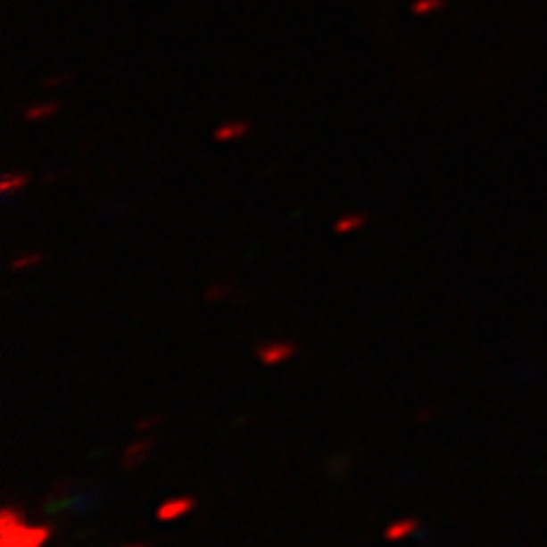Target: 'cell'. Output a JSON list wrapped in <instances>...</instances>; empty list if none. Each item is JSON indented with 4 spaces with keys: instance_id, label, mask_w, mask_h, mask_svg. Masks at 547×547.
Returning <instances> with one entry per match:
<instances>
[{
    "instance_id": "6da1fadb",
    "label": "cell",
    "mask_w": 547,
    "mask_h": 547,
    "mask_svg": "<svg viewBox=\"0 0 547 547\" xmlns=\"http://www.w3.org/2000/svg\"><path fill=\"white\" fill-rule=\"evenodd\" d=\"M3 530V547H41L51 537L48 525H26L23 512L13 507H5L0 517Z\"/></svg>"
},
{
    "instance_id": "7a4b0ae2",
    "label": "cell",
    "mask_w": 547,
    "mask_h": 547,
    "mask_svg": "<svg viewBox=\"0 0 547 547\" xmlns=\"http://www.w3.org/2000/svg\"><path fill=\"white\" fill-rule=\"evenodd\" d=\"M297 352V343H292V340H271V343L256 344V360H259L261 365H269V368L289 362Z\"/></svg>"
},
{
    "instance_id": "3957f363",
    "label": "cell",
    "mask_w": 547,
    "mask_h": 547,
    "mask_svg": "<svg viewBox=\"0 0 547 547\" xmlns=\"http://www.w3.org/2000/svg\"><path fill=\"white\" fill-rule=\"evenodd\" d=\"M153 446H155V438L153 436L135 438V441L127 446L125 452H122L120 467H122L125 471H132V469H137V467H142V464L147 461L150 452H153Z\"/></svg>"
},
{
    "instance_id": "277c9868",
    "label": "cell",
    "mask_w": 547,
    "mask_h": 547,
    "mask_svg": "<svg viewBox=\"0 0 547 547\" xmlns=\"http://www.w3.org/2000/svg\"><path fill=\"white\" fill-rule=\"evenodd\" d=\"M195 504H198V500L190 497V494L170 497V500H165L160 507H157V519H160V522H175V519H180V517H186L188 512H193Z\"/></svg>"
},
{
    "instance_id": "5b68a950",
    "label": "cell",
    "mask_w": 547,
    "mask_h": 547,
    "mask_svg": "<svg viewBox=\"0 0 547 547\" xmlns=\"http://www.w3.org/2000/svg\"><path fill=\"white\" fill-rule=\"evenodd\" d=\"M251 132V122L246 120H231V122H223L213 129V140L216 142H236L241 137H246Z\"/></svg>"
},
{
    "instance_id": "8992f818",
    "label": "cell",
    "mask_w": 547,
    "mask_h": 547,
    "mask_svg": "<svg viewBox=\"0 0 547 547\" xmlns=\"http://www.w3.org/2000/svg\"><path fill=\"white\" fill-rule=\"evenodd\" d=\"M419 527H421V522H419L416 517H403V519H395L393 525L385 527V540H388V543H401V540H406V537H410V535H416Z\"/></svg>"
},
{
    "instance_id": "52a82bcc",
    "label": "cell",
    "mask_w": 547,
    "mask_h": 547,
    "mask_svg": "<svg viewBox=\"0 0 547 547\" xmlns=\"http://www.w3.org/2000/svg\"><path fill=\"white\" fill-rule=\"evenodd\" d=\"M62 112L59 102H33L31 107H26L23 117L26 122H46L51 117H56Z\"/></svg>"
},
{
    "instance_id": "ba28073f",
    "label": "cell",
    "mask_w": 547,
    "mask_h": 547,
    "mask_svg": "<svg viewBox=\"0 0 547 547\" xmlns=\"http://www.w3.org/2000/svg\"><path fill=\"white\" fill-rule=\"evenodd\" d=\"M365 223H368V213H347V216H340V219L335 220L332 231L337 236L355 234L360 228H365Z\"/></svg>"
},
{
    "instance_id": "9c48e42d",
    "label": "cell",
    "mask_w": 547,
    "mask_h": 547,
    "mask_svg": "<svg viewBox=\"0 0 547 547\" xmlns=\"http://www.w3.org/2000/svg\"><path fill=\"white\" fill-rule=\"evenodd\" d=\"M31 183V175L29 172H5L0 178V193L3 195H13V193H21Z\"/></svg>"
},
{
    "instance_id": "30bf717a",
    "label": "cell",
    "mask_w": 547,
    "mask_h": 547,
    "mask_svg": "<svg viewBox=\"0 0 547 547\" xmlns=\"http://www.w3.org/2000/svg\"><path fill=\"white\" fill-rule=\"evenodd\" d=\"M44 253L41 251H29V253H21V256H16L13 261H11V269L13 271H29V269H36V266L44 264Z\"/></svg>"
},
{
    "instance_id": "8fae6325",
    "label": "cell",
    "mask_w": 547,
    "mask_h": 547,
    "mask_svg": "<svg viewBox=\"0 0 547 547\" xmlns=\"http://www.w3.org/2000/svg\"><path fill=\"white\" fill-rule=\"evenodd\" d=\"M234 292V284L231 282H213L208 289H205V302L216 304L220 299H228Z\"/></svg>"
},
{
    "instance_id": "7c38bea8",
    "label": "cell",
    "mask_w": 547,
    "mask_h": 547,
    "mask_svg": "<svg viewBox=\"0 0 547 547\" xmlns=\"http://www.w3.org/2000/svg\"><path fill=\"white\" fill-rule=\"evenodd\" d=\"M443 5H446V0H416L413 3V13L416 16H431V13L441 11Z\"/></svg>"
},
{
    "instance_id": "4fadbf2b",
    "label": "cell",
    "mask_w": 547,
    "mask_h": 547,
    "mask_svg": "<svg viewBox=\"0 0 547 547\" xmlns=\"http://www.w3.org/2000/svg\"><path fill=\"white\" fill-rule=\"evenodd\" d=\"M160 423H162V416H160V413H153V416H145V419L135 423V431H137V434H147L150 428H155Z\"/></svg>"
},
{
    "instance_id": "5bb4252c",
    "label": "cell",
    "mask_w": 547,
    "mask_h": 547,
    "mask_svg": "<svg viewBox=\"0 0 547 547\" xmlns=\"http://www.w3.org/2000/svg\"><path fill=\"white\" fill-rule=\"evenodd\" d=\"M66 81H69L66 74H56V77L44 79V84H46V87H59V84H66Z\"/></svg>"
},
{
    "instance_id": "9a60e30c",
    "label": "cell",
    "mask_w": 547,
    "mask_h": 547,
    "mask_svg": "<svg viewBox=\"0 0 547 547\" xmlns=\"http://www.w3.org/2000/svg\"><path fill=\"white\" fill-rule=\"evenodd\" d=\"M434 413H436V408H423L421 413H419V423L428 421V419H431V416H434Z\"/></svg>"
},
{
    "instance_id": "2e32d148",
    "label": "cell",
    "mask_w": 547,
    "mask_h": 547,
    "mask_svg": "<svg viewBox=\"0 0 547 547\" xmlns=\"http://www.w3.org/2000/svg\"><path fill=\"white\" fill-rule=\"evenodd\" d=\"M125 547H147L145 543H132V545H125Z\"/></svg>"
}]
</instances>
